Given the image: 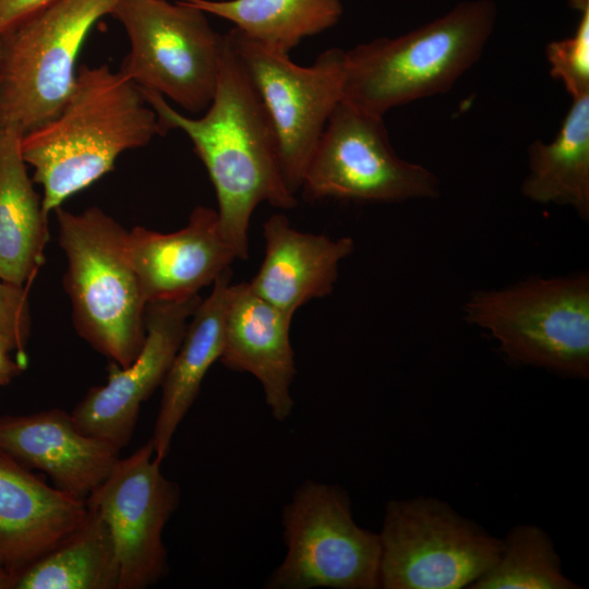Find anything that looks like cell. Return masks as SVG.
Instances as JSON below:
<instances>
[{
	"mask_svg": "<svg viewBox=\"0 0 589 589\" xmlns=\"http://www.w3.org/2000/svg\"><path fill=\"white\" fill-rule=\"evenodd\" d=\"M225 35L217 87L203 117H187L161 95L141 91L165 134L178 129L191 140L215 189L220 231L237 257L247 260L249 226L256 206L268 203L290 209L297 200L284 178L268 113Z\"/></svg>",
	"mask_w": 589,
	"mask_h": 589,
	"instance_id": "cell-1",
	"label": "cell"
},
{
	"mask_svg": "<svg viewBox=\"0 0 589 589\" xmlns=\"http://www.w3.org/2000/svg\"><path fill=\"white\" fill-rule=\"evenodd\" d=\"M157 134L165 133L136 84L106 64L83 65L59 115L24 134L21 152L49 214L111 171L121 153Z\"/></svg>",
	"mask_w": 589,
	"mask_h": 589,
	"instance_id": "cell-2",
	"label": "cell"
},
{
	"mask_svg": "<svg viewBox=\"0 0 589 589\" xmlns=\"http://www.w3.org/2000/svg\"><path fill=\"white\" fill-rule=\"evenodd\" d=\"M496 17L493 1H464L401 36L345 51L342 100L384 117L395 107L446 93L480 59Z\"/></svg>",
	"mask_w": 589,
	"mask_h": 589,
	"instance_id": "cell-3",
	"label": "cell"
},
{
	"mask_svg": "<svg viewBox=\"0 0 589 589\" xmlns=\"http://www.w3.org/2000/svg\"><path fill=\"white\" fill-rule=\"evenodd\" d=\"M55 212L75 330L111 363L127 366L145 341L147 305L127 254V230L96 206Z\"/></svg>",
	"mask_w": 589,
	"mask_h": 589,
	"instance_id": "cell-4",
	"label": "cell"
},
{
	"mask_svg": "<svg viewBox=\"0 0 589 589\" xmlns=\"http://www.w3.org/2000/svg\"><path fill=\"white\" fill-rule=\"evenodd\" d=\"M119 0H56L0 34V129L22 135L59 115L94 24Z\"/></svg>",
	"mask_w": 589,
	"mask_h": 589,
	"instance_id": "cell-5",
	"label": "cell"
},
{
	"mask_svg": "<svg viewBox=\"0 0 589 589\" xmlns=\"http://www.w3.org/2000/svg\"><path fill=\"white\" fill-rule=\"evenodd\" d=\"M466 320L514 362L567 376L589 375V278H534L470 297Z\"/></svg>",
	"mask_w": 589,
	"mask_h": 589,
	"instance_id": "cell-6",
	"label": "cell"
},
{
	"mask_svg": "<svg viewBox=\"0 0 589 589\" xmlns=\"http://www.w3.org/2000/svg\"><path fill=\"white\" fill-rule=\"evenodd\" d=\"M110 14L130 40L120 69L125 77L192 113L207 109L226 35L214 31L204 11L180 0H119Z\"/></svg>",
	"mask_w": 589,
	"mask_h": 589,
	"instance_id": "cell-7",
	"label": "cell"
},
{
	"mask_svg": "<svg viewBox=\"0 0 589 589\" xmlns=\"http://www.w3.org/2000/svg\"><path fill=\"white\" fill-rule=\"evenodd\" d=\"M378 536L384 589L470 588L502 548V539L447 503L424 496L390 501Z\"/></svg>",
	"mask_w": 589,
	"mask_h": 589,
	"instance_id": "cell-8",
	"label": "cell"
},
{
	"mask_svg": "<svg viewBox=\"0 0 589 589\" xmlns=\"http://www.w3.org/2000/svg\"><path fill=\"white\" fill-rule=\"evenodd\" d=\"M283 527L287 553L266 588H380V536L356 524L341 488L305 481L284 507Z\"/></svg>",
	"mask_w": 589,
	"mask_h": 589,
	"instance_id": "cell-9",
	"label": "cell"
},
{
	"mask_svg": "<svg viewBox=\"0 0 589 589\" xmlns=\"http://www.w3.org/2000/svg\"><path fill=\"white\" fill-rule=\"evenodd\" d=\"M301 189L310 201L394 203L435 199L440 182L425 167L397 155L383 117L341 100L314 148Z\"/></svg>",
	"mask_w": 589,
	"mask_h": 589,
	"instance_id": "cell-10",
	"label": "cell"
},
{
	"mask_svg": "<svg viewBox=\"0 0 589 589\" xmlns=\"http://www.w3.org/2000/svg\"><path fill=\"white\" fill-rule=\"evenodd\" d=\"M227 36L268 113L285 181L296 194L327 120L342 100L345 50L328 48L302 67L235 27Z\"/></svg>",
	"mask_w": 589,
	"mask_h": 589,
	"instance_id": "cell-11",
	"label": "cell"
},
{
	"mask_svg": "<svg viewBox=\"0 0 589 589\" xmlns=\"http://www.w3.org/2000/svg\"><path fill=\"white\" fill-rule=\"evenodd\" d=\"M151 440L119 458L108 477L86 497L106 524L119 566L118 589H144L167 570L164 528L179 503L178 485L160 470Z\"/></svg>",
	"mask_w": 589,
	"mask_h": 589,
	"instance_id": "cell-12",
	"label": "cell"
},
{
	"mask_svg": "<svg viewBox=\"0 0 589 589\" xmlns=\"http://www.w3.org/2000/svg\"><path fill=\"white\" fill-rule=\"evenodd\" d=\"M201 301L196 294L147 303L146 336L136 358L127 366L111 363L107 382L92 387L71 413L83 433L119 450L128 445L142 402L163 384L188 322Z\"/></svg>",
	"mask_w": 589,
	"mask_h": 589,
	"instance_id": "cell-13",
	"label": "cell"
},
{
	"mask_svg": "<svg viewBox=\"0 0 589 589\" xmlns=\"http://www.w3.org/2000/svg\"><path fill=\"white\" fill-rule=\"evenodd\" d=\"M125 249L147 303L196 296L238 259L220 231L217 211L201 205L173 232L133 227Z\"/></svg>",
	"mask_w": 589,
	"mask_h": 589,
	"instance_id": "cell-14",
	"label": "cell"
},
{
	"mask_svg": "<svg viewBox=\"0 0 589 589\" xmlns=\"http://www.w3.org/2000/svg\"><path fill=\"white\" fill-rule=\"evenodd\" d=\"M0 450L46 473L53 486L86 500L110 473L120 450L83 433L61 409L0 418Z\"/></svg>",
	"mask_w": 589,
	"mask_h": 589,
	"instance_id": "cell-15",
	"label": "cell"
},
{
	"mask_svg": "<svg viewBox=\"0 0 589 589\" xmlns=\"http://www.w3.org/2000/svg\"><path fill=\"white\" fill-rule=\"evenodd\" d=\"M86 501L47 484L0 450V565L13 578L76 529Z\"/></svg>",
	"mask_w": 589,
	"mask_h": 589,
	"instance_id": "cell-16",
	"label": "cell"
},
{
	"mask_svg": "<svg viewBox=\"0 0 589 589\" xmlns=\"http://www.w3.org/2000/svg\"><path fill=\"white\" fill-rule=\"evenodd\" d=\"M292 317L254 293L248 283L229 285L220 362L248 372L262 384L273 417L286 420L293 408L296 375L289 330Z\"/></svg>",
	"mask_w": 589,
	"mask_h": 589,
	"instance_id": "cell-17",
	"label": "cell"
},
{
	"mask_svg": "<svg viewBox=\"0 0 589 589\" xmlns=\"http://www.w3.org/2000/svg\"><path fill=\"white\" fill-rule=\"evenodd\" d=\"M265 255L251 290L292 317L312 299L328 296L338 278V267L354 249L349 237L330 239L294 229L281 214L263 226Z\"/></svg>",
	"mask_w": 589,
	"mask_h": 589,
	"instance_id": "cell-18",
	"label": "cell"
},
{
	"mask_svg": "<svg viewBox=\"0 0 589 589\" xmlns=\"http://www.w3.org/2000/svg\"><path fill=\"white\" fill-rule=\"evenodd\" d=\"M231 269L213 283L209 296L190 317L182 341L163 381V395L151 442L163 462L173 434L199 395L202 382L224 347L225 317Z\"/></svg>",
	"mask_w": 589,
	"mask_h": 589,
	"instance_id": "cell-19",
	"label": "cell"
},
{
	"mask_svg": "<svg viewBox=\"0 0 589 589\" xmlns=\"http://www.w3.org/2000/svg\"><path fill=\"white\" fill-rule=\"evenodd\" d=\"M22 134L0 129V278L29 286L44 265L48 214L21 152Z\"/></svg>",
	"mask_w": 589,
	"mask_h": 589,
	"instance_id": "cell-20",
	"label": "cell"
},
{
	"mask_svg": "<svg viewBox=\"0 0 589 589\" xmlns=\"http://www.w3.org/2000/svg\"><path fill=\"white\" fill-rule=\"evenodd\" d=\"M521 192L537 203L568 205L588 219L589 95L573 99L553 141L529 145Z\"/></svg>",
	"mask_w": 589,
	"mask_h": 589,
	"instance_id": "cell-21",
	"label": "cell"
},
{
	"mask_svg": "<svg viewBox=\"0 0 589 589\" xmlns=\"http://www.w3.org/2000/svg\"><path fill=\"white\" fill-rule=\"evenodd\" d=\"M83 522L50 551L15 574L14 589H118L111 534L87 507Z\"/></svg>",
	"mask_w": 589,
	"mask_h": 589,
	"instance_id": "cell-22",
	"label": "cell"
},
{
	"mask_svg": "<svg viewBox=\"0 0 589 589\" xmlns=\"http://www.w3.org/2000/svg\"><path fill=\"white\" fill-rule=\"evenodd\" d=\"M231 22L247 37L289 53L302 39L334 26L340 0H180Z\"/></svg>",
	"mask_w": 589,
	"mask_h": 589,
	"instance_id": "cell-23",
	"label": "cell"
},
{
	"mask_svg": "<svg viewBox=\"0 0 589 589\" xmlns=\"http://www.w3.org/2000/svg\"><path fill=\"white\" fill-rule=\"evenodd\" d=\"M562 572L548 533L536 525H518L502 539L494 565L470 589H575Z\"/></svg>",
	"mask_w": 589,
	"mask_h": 589,
	"instance_id": "cell-24",
	"label": "cell"
},
{
	"mask_svg": "<svg viewBox=\"0 0 589 589\" xmlns=\"http://www.w3.org/2000/svg\"><path fill=\"white\" fill-rule=\"evenodd\" d=\"M545 55L551 75L573 99L589 95V8L581 12L574 35L549 43Z\"/></svg>",
	"mask_w": 589,
	"mask_h": 589,
	"instance_id": "cell-25",
	"label": "cell"
},
{
	"mask_svg": "<svg viewBox=\"0 0 589 589\" xmlns=\"http://www.w3.org/2000/svg\"><path fill=\"white\" fill-rule=\"evenodd\" d=\"M29 286H17L0 278V336L12 347L23 368L31 335Z\"/></svg>",
	"mask_w": 589,
	"mask_h": 589,
	"instance_id": "cell-26",
	"label": "cell"
},
{
	"mask_svg": "<svg viewBox=\"0 0 589 589\" xmlns=\"http://www.w3.org/2000/svg\"><path fill=\"white\" fill-rule=\"evenodd\" d=\"M56 0H0V34Z\"/></svg>",
	"mask_w": 589,
	"mask_h": 589,
	"instance_id": "cell-27",
	"label": "cell"
},
{
	"mask_svg": "<svg viewBox=\"0 0 589 589\" xmlns=\"http://www.w3.org/2000/svg\"><path fill=\"white\" fill-rule=\"evenodd\" d=\"M12 354L15 356L12 347L0 336V386L9 384L25 369Z\"/></svg>",
	"mask_w": 589,
	"mask_h": 589,
	"instance_id": "cell-28",
	"label": "cell"
},
{
	"mask_svg": "<svg viewBox=\"0 0 589 589\" xmlns=\"http://www.w3.org/2000/svg\"><path fill=\"white\" fill-rule=\"evenodd\" d=\"M13 575L0 565V589L12 588Z\"/></svg>",
	"mask_w": 589,
	"mask_h": 589,
	"instance_id": "cell-29",
	"label": "cell"
},
{
	"mask_svg": "<svg viewBox=\"0 0 589 589\" xmlns=\"http://www.w3.org/2000/svg\"><path fill=\"white\" fill-rule=\"evenodd\" d=\"M567 3L572 9L580 13L589 8V0H567Z\"/></svg>",
	"mask_w": 589,
	"mask_h": 589,
	"instance_id": "cell-30",
	"label": "cell"
}]
</instances>
